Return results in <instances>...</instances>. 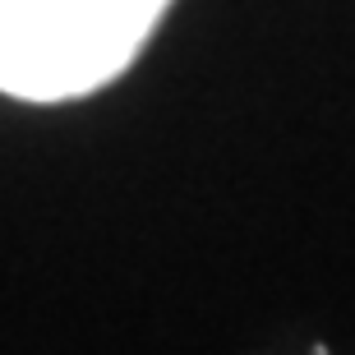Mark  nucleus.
Returning a JSON list of instances; mask_svg holds the SVG:
<instances>
[{
    "label": "nucleus",
    "mask_w": 355,
    "mask_h": 355,
    "mask_svg": "<svg viewBox=\"0 0 355 355\" xmlns=\"http://www.w3.org/2000/svg\"><path fill=\"white\" fill-rule=\"evenodd\" d=\"M171 0H0V92L69 102L120 79Z\"/></svg>",
    "instance_id": "f257e3e1"
}]
</instances>
